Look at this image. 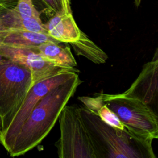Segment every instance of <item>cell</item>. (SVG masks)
<instances>
[{"instance_id":"cell-1","label":"cell","mask_w":158,"mask_h":158,"mask_svg":"<svg viewBox=\"0 0 158 158\" xmlns=\"http://www.w3.org/2000/svg\"><path fill=\"white\" fill-rule=\"evenodd\" d=\"M81 82L77 73L51 89L38 101L6 150L11 157L23 155L42 141L54 126L62 110Z\"/></svg>"},{"instance_id":"cell-2","label":"cell","mask_w":158,"mask_h":158,"mask_svg":"<svg viewBox=\"0 0 158 158\" xmlns=\"http://www.w3.org/2000/svg\"><path fill=\"white\" fill-rule=\"evenodd\" d=\"M96 158H154L152 138H144L129 131L112 127L84 106L79 107Z\"/></svg>"},{"instance_id":"cell-3","label":"cell","mask_w":158,"mask_h":158,"mask_svg":"<svg viewBox=\"0 0 158 158\" xmlns=\"http://www.w3.org/2000/svg\"><path fill=\"white\" fill-rule=\"evenodd\" d=\"M34 85L27 67L0 56V115L5 130Z\"/></svg>"},{"instance_id":"cell-4","label":"cell","mask_w":158,"mask_h":158,"mask_svg":"<svg viewBox=\"0 0 158 158\" xmlns=\"http://www.w3.org/2000/svg\"><path fill=\"white\" fill-rule=\"evenodd\" d=\"M60 136L55 146L60 158H96L79 107L65 105L59 117Z\"/></svg>"},{"instance_id":"cell-5","label":"cell","mask_w":158,"mask_h":158,"mask_svg":"<svg viewBox=\"0 0 158 158\" xmlns=\"http://www.w3.org/2000/svg\"><path fill=\"white\" fill-rule=\"evenodd\" d=\"M99 94L129 131L144 138L157 139L158 122L141 100L123 93Z\"/></svg>"},{"instance_id":"cell-6","label":"cell","mask_w":158,"mask_h":158,"mask_svg":"<svg viewBox=\"0 0 158 158\" xmlns=\"http://www.w3.org/2000/svg\"><path fill=\"white\" fill-rule=\"evenodd\" d=\"M77 73V72L70 70L64 71L41 80L31 86L7 128L0 130V144L6 150L16 137L24 122L38 101L51 89L65 83Z\"/></svg>"},{"instance_id":"cell-7","label":"cell","mask_w":158,"mask_h":158,"mask_svg":"<svg viewBox=\"0 0 158 158\" xmlns=\"http://www.w3.org/2000/svg\"><path fill=\"white\" fill-rule=\"evenodd\" d=\"M0 56L23 65L30 69L34 84L64 71L79 72L78 69L65 68L46 61L30 48L0 44Z\"/></svg>"},{"instance_id":"cell-8","label":"cell","mask_w":158,"mask_h":158,"mask_svg":"<svg viewBox=\"0 0 158 158\" xmlns=\"http://www.w3.org/2000/svg\"><path fill=\"white\" fill-rule=\"evenodd\" d=\"M123 94L141 100L158 122V49ZM158 139V137H157Z\"/></svg>"},{"instance_id":"cell-9","label":"cell","mask_w":158,"mask_h":158,"mask_svg":"<svg viewBox=\"0 0 158 158\" xmlns=\"http://www.w3.org/2000/svg\"><path fill=\"white\" fill-rule=\"evenodd\" d=\"M48 34L60 43H70L78 40L82 31L78 27L72 12L57 14L43 23Z\"/></svg>"},{"instance_id":"cell-10","label":"cell","mask_w":158,"mask_h":158,"mask_svg":"<svg viewBox=\"0 0 158 158\" xmlns=\"http://www.w3.org/2000/svg\"><path fill=\"white\" fill-rule=\"evenodd\" d=\"M59 43L46 41L30 47L44 60L56 65L67 69H77V63L68 46H62Z\"/></svg>"},{"instance_id":"cell-11","label":"cell","mask_w":158,"mask_h":158,"mask_svg":"<svg viewBox=\"0 0 158 158\" xmlns=\"http://www.w3.org/2000/svg\"><path fill=\"white\" fill-rule=\"evenodd\" d=\"M12 30H23L48 34L42 21L24 19L15 7L13 8L0 7V31Z\"/></svg>"},{"instance_id":"cell-12","label":"cell","mask_w":158,"mask_h":158,"mask_svg":"<svg viewBox=\"0 0 158 158\" xmlns=\"http://www.w3.org/2000/svg\"><path fill=\"white\" fill-rule=\"evenodd\" d=\"M46 41L60 43L48 34L23 30L0 31V44L30 48Z\"/></svg>"},{"instance_id":"cell-13","label":"cell","mask_w":158,"mask_h":158,"mask_svg":"<svg viewBox=\"0 0 158 158\" xmlns=\"http://www.w3.org/2000/svg\"><path fill=\"white\" fill-rule=\"evenodd\" d=\"M69 44L77 55L82 56L95 64H104L108 58L106 53L83 32L78 40Z\"/></svg>"},{"instance_id":"cell-14","label":"cell","mask_w":158,"mask_h":158,"mask_svg":"<svg viewBox=\"0 0 158 158\" xmlns=\"http://www.w3.org/2000/svg\"><path fill=\"white\" fill-rule=\"evenodd\" d=\"M40 1L51 17L57 14L72 12L70 0H40Z\"/></svg>"},{"instance_id":"cell-15","label":"cell","mask_w":158,"mask_h":158,"mask_svg":"<svg viewBox=\"0 0 158 158\" xmlns=\"http://www.w3.org/2000/svg\"><path fill=\"white\" fill-rule=\"evenodd\" d=\"M15 8L24 19L41 21L40 12L35 7L32 0H18Z\"/></svg>"},{"instance_id":"cell-16","label":"cell","mask_w":158,"mask_h":158,"mask_svg":"<svg viewBox=\"0 0 158 158\" xmlns=\"http://www.w3.org/2000/svg\"><path fill=\"white\" fill-rule=\"evenodd\" d=\"M96 114L98 115L103 122L112 127L121 130L125 128V125L120 120L118 116L105 104L98 109Z\"/></svg>"},{"instance_id":"cell-17","label":"cell","mask_w":158,"mask_h":158,"mask_svg":"<svg viewBox=\"0 0 158 158\" xmlns=\"http://www.w3.org/2000/svg\"><path fill=\"white\" fill-rule=\"evenodd\" d=\"M78 99L83 104L84 106L94 114H96L98 109L104 104L100 94L94 96H80Z\"/></svg>"},{"instance_id":"cell-18","label":"cell","mask_w":158,"mask_h":158,"mask_svg":"<svg viewBox=\"0 0 158 158\" xmlns=\"http://www.w3.org/2000/svg\"><path fill=\"white\" fill-rule=\"evenodd\" d=\"M18 0H0V7L13 8L15 7Z\"/></svg>"},{"instance_id":"cell-19","label":"cell","mask_w":158,"mask_h":158,"mask_svg":"<svg viewBox=\"0 0 158 158\" xmlns=\"http://www.w3.org/2000/svg\"><path fill=\"white\" fill-rule=\"evenodd\" d=\"M141 0H135V4L136 7H138L139 5L140 4V2H141Z\"/></svg>"},{"instance_id":"cell-20","label":"cell","mask_w":158,"mask_h":158,"mask_svg":"<svg viewBox=\"0 0 158 158\" xmlns=\"http://www.w3.org/2000/svg\"><path fill=\"white\" fill-rule=\"evenodd\" d=\"M2 117L0 115V130L2 128Z\"/></svg>"}]
</instances>
